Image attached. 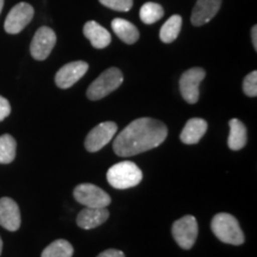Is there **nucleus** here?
I'll use <instances>...</instances> for the list:
<instances>
[{"label":"nucleus","instance_id":"1","mask_svg":"<svg viewBox=\"0 0 257 257\" xmlns=\"http://www.w3.org/2000/svg\"><path fill=\"white\" fill-rule=\"evenodd\" d=\"M168 135V128L162 121L153 118L134 120L115 137L113 150L117 155L128 157L157 148Z\"/></svg>","mask_w":257,"mask_h":257},{"label":"nucleus","instance_id":"2","mask_svg":"<svg viewBox=\"0 0 257 257\" xmlns=\"http://www.w3.org/2000/svg\"><path fill=\"white\" fill-rule=\"evenodd\" d=\"M142 170L131 161L115 163L108 169L107 181L113 188L127 189L135 187L142 181Z\"/></svg>","mask_w":257,"mask_h":257},{"label":"nucleus","instance_id":"3","mask_svg":"<svg viewBox=\"0 0 257 257\" xmlns=\"http://www.w3.org/2000/svg\"><path fill=\"white\" fill-rule=\"evenodd\" d=\"M212 232L220 242L232 245H240L244 243V234L238 220L229 213H218L212 219Z\"/></svg>","mask_w":257,"mask_h":257},{"label":"nucleus","instance_id":"4","mask_svg":"<svg viewBox=\"0 0 257 257\" xmlns=\"http://www.w3.org/2000/svg\"><path fill=\"white\" fill-rule=\"evenodd\" d=\"M123 83V74L118 68H108L100 74L87 89V98L89 100H100L110 93L119 88Z\"/></svg>","mask_w":257,"mask_h":257},{"label":"nucleus","instance_id":"5","mask_svg":"<svg viewBox=\"0 0 257 257\" xmlns=\"http://www.w3.org/2000/svg\"><path fill=\"white\" fill-rule=\"evenodd\" d=\"M74 198L86 207H107L111 204L110 195L92 184H81L75 187Z\"/></svg>","mask_w":257,"mask_h":257},{"label":"nucleus","instance_id":"6","mask_svg":"<svg viewBox=\"0 0 257 257\" xmlns=\"http://www.w3.org/2000/svg\"><path fill=\"white\" fill-rule=\"evenodd\" d=\"M172 233L182 249H191L198 237V221L193 216L180 218L173 224Z\"/></svg>","mask_w":257,"mask_h":257},{"label":"nucleus","instance_id":"7","mask_svg":"<svg viewBox=\"0 0 257 257\" xmlns=\"http://www.w3.org/2000/svg\"><path fill=\"white\" fill-rule=\"evenodd\" d=\"M205 75L206 73L200 67H194L182 74L180 79V92L188 104H195L199 100V86Z\"/></svg>","mask_w":257,"mask_h":257},{"label":"nucleus","instance_id":"8","mask_svg":"<svg viewBox=\"0 0 257 257\" xmlns=\"http://www.w3.org/2000/svg\"><path fill=\"white\" fill-rule=\"evenodd\" d=\"M56 44V35L53 29L42 27L38 29L31 41V56L37 61L46 60Z\"/></svg>","mask_w":257,"mask_h":257},{"label":"nucleus","instance_id":"9","mask_svg":"<svg viewBox=\"0 0 257 257\" xmlns=\"http://www.w3.org/2000/svg\"><path fill=\"white\" fill-rule=\"evenodd\" d=\"M118 126L113 121H105L98 124L89 131L85 141V147L89 153H95L102 149L117 133Z\"/></svg>","mask_w":257,"mask_h":257},{"label":"nucleus","instance_id":"10","mask_svg":"<svg viewBox=\"0 0 257 257\" xmlns=\"http://www.w3.org/2000/svg\"><path fill=\"white\" fill-rule=\"evenodd\" d=\"M34 18V8L28 3H19L12 8L5 19V31L8 34H19Z\"/></svg>","mask_w":257,"mask_h":257},{"label":"nucleus","instance_id":"11","mask_svg":"<svg viewBox=\"0 0 257 257\" xmlns=\"http://www.w3.org/2000/svg\"><path fill=\"white\" fill-rule=\"evenodd\" d=\"M88 64L83 61H75L64 64L59 72L56 73L55 82L57 87L67 89L72 87L74 83H76L80 79L87 73Z\"/></svg>","mask_w":257,"mask_h":257},{"label":"nucleus","instance_id":"12","mask_svg":"<svg viewBox=\"0 0 257 257\" xmlns=\"http://www.w3.org/2000/svg\"><path fill=\"white\" fill-rule=\"evenodd\" d=\"M0 225L9 231H17L21 226V211L11 198L0 199Z\"/></svg>","mask_w":257,"mask_h":257},{"label":"nucleus","instance_id":"13","mask_svg":"<svg viewBox=\"0 0 257 257\" xmlns=\"http://www.w3.org/2000/svg\"><path fill=\"white\" fill-rule=\"evenodd\" d=\"M221 0H198L193 9L191 22L194 27L207 24L218 14Z\"/></svg>","mask_w":257,"mask_h":257},{"label":"nucleus","instance_id":"14","mask_svg":"<svg viewBox=\"0 0 257 257\" xmlns=\"http://www.w3.org/2000/svg\"><path fill=\"white\" fill-rule=\"evenodd\" d=\"M110 212L106 207H86L78 214L76 223L81 229L91 230L107 220Z\"/></svg>","mask_w":257,"mask_h":257},{"label":"nucleus","instance_id":"15","mask_svg":"<svg viewBox=\"0 0 257 257\" xmlns=\"http://www.w3.org/2000/svg\"><path fill=\"white\" fill-rule=\"evenodd\" d=\"M83 35L88 38L92 46L96 49H104L111 43L110 32L96 22H87L83 27Z\"/></svg>","mask_w":257,"mask_h":257},{"label":"nucleus","instance_id":"16","mask_svg":"<svg viewBox=\"0 0 257 257\" xmlns=\"http://www.w3.org/2000/svg\"><path fill=\"white\" fill-rule=\"evenodd\" d=\"M206 131V120L201 119V118H192L186 123L184 130L180 135V140L185 144H195L201 140Z\"/></svg>","mask_w":257,"mask_h":257},{"label":"nucleus","instance_id":"17","mask_svg":"<svg viewBox=\"0 0 257 257\" xmlns=\"http://www.w3.org/2000/svg\"><path fill=\"white\" fill-rule=\"evenodd\" d=\"M111 27L114 34L120 38L124 43L134 44L140 38V31L133 23L123 18H115L112 21Z\"/></svg>","mask_w":257,"mask_h":257},{"label":"nucleus","instance_id":"18","mask_svg":"<svg viewBox=\"0 0 257 257\" xmlns=\"http://www.w3.org/2000/svg\"><path fill=\"white\" fill-rule=\"evenodd\" d=\"M230 135L227 144L231 150H240L246 144V128L242 121L238 119L230 120Z\"/></svg>","mask_w":257,"mask_h":257},{"label":"nucleus","instance_id":"19","mask_svg":"<svg viewBox=\"0 0 257 257\" xmlns=\"http://www.w3.org/2000/svg\"><path fill=\"white\" fill-rule=\"evenodd\" d=\"M182 27L181 16L174 15L163 24L160 31V38L163 43H172L178 38Z\"/></svg>","mask_w":257,"mask_h":257},{"label":"nucleus","instance_id":"20","mask_svg":"<svg viewBox=\"0 0 257 257\" xmlns=\"http://www.w3.org/2000/svg\"><path fill=\"white\" fill-rule=\"evenodd\" d=\"M74 249L68 240L57 239L47 246L42 252V257H72Z\"/></svg>","mask_w":257,"mask_h":257},{"label":"nucleus","instance_id":"21","mask_svg":"<svg viewBox=\"0 0 257 257\" xmlns=\"http://www.w3.org/2000/svg\"><path fill=\"white\" fill-rule=\"evenodd\" d=\"M16 148H17V143L11 135L0 136V163L2 165H8L15 160Z\"/></svg>","mask_w":257,"mask_h":257},{"label":"nucleus","instance_id":"22","mask_svg":"<svg viewBox=\"0 0 257 257\" xmlns=\"http://www.w3.org/2000/svg\"><path fill=\"white\" fill-rule=\"evenodd\" d=\"M165 15V10L156 3H147L141 8L140 17L144 24H154Z\"/></svg>","mask_w":257,"mask_h":257},{"label":"nucleus","instance_id":"23","mask_svg":"<svg viewBox=\"0 0 257 257\" xmlns=\"http://www.w3.org/2000/svg\"><path fill=\"white\" fill-rule=\"evenodd\" d=\"M99 2L106 8L120 12L130 11L134 5L133 0H99Z\"/></svg>","mask_w":257,"mask_h":257},{"label":"nucleus","instance_id":"24","mask_svg":"<svg viewBox=\"0 0 257 257\" xmlns=\"http://www.w3.org/2000/svg\"><path fill=\"white\" fill-rule=\"evenodd\" d=\"M243 91L248 96L257 95V72L253 70L245 76L243 81Z\"/></svg>","mask_w":257,"mask_h":257},{"label":"nucleus","instance_id":"25","mask_svg":"<svg viewBox=\"0 0 257 257\" xmlns=\"http://www.w3.org/2000/svg\"><path fill=\"white\" fill-rule=\"evenodd\" d=\"M10 113H11V105H10L8 99L0 95V121H3L6 117H9Z\"/></svg>","mask_w":257,"mask_h":257},{"label":"nucleus","instance_id":"26","mask_svg":"<svg viewBox=\"0 0 257 257\" xmlns=\"http://www.w3.org/2000/svg\"><path fill=\"white\" fill-rule=\"evenodd\" d=\"M98 257H125V255L120 251V250L108 249V250H105V251H102Z\"/></svg>","mask_w":257,"mask_h":257},{"label":"nucleus","instance_id":"27","mask_svg":"<svg viewBox=\"0 0 257 257\" xmlns=\"http://www.w3.org/2000/svg\"><path fill=\"white\" fill-rule=\"evenodd\" d=\"M251 37H252L253 48H255V50H257V27L256 25H253L251 29Z\"/></svg>","mask_w":257,"mask_h":257},{"label":"nucleus","instance_id":"28","mask_svg":"<svg viewBox=\"0 0 257 257\" xmlns=\"http://www.w3.org/2000/svg\"><path fill=\"white\" fill-rule=\"evenodd\" d=\"M3 6H4V0H0V14L3 11Z\"/></svg>","mask_w":257,"mask_h":257},{"label":"nucleus","instance_id":"29","mask_svg":"<svg viewBox=\"0 0 257 257\" xmlns=\"http://www.w3.org/2000/svg\"><path fill=\"white\" fill-rule=\"evenodd\" d=\"M2 251H3V240L0 238V255H2Z\"/></svg>","mask_w":257,"mask_h":257}]
</instances>
